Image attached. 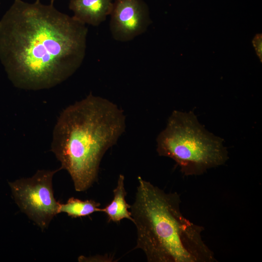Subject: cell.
Returning a JSON list of instances; mask_svg holds the SVG:
<instances>
[{
  "label": "cell",
  "mask_w": 262,
  "mask_h": 262,
  "mask_svg": "<svg viewBox=\"0 0 262 262\" xmlns=\"http://www.w3.org/2000/svg\"><path fill=\"white\" fill-rule=\"evenodd\" d=\"M87 33L85 24L53 3L14 0L0 20V61L16 87L49 89L80 67Z\"/></svg>",
  "instance_id": "6da1fadb"
},
{
  "label": "cell",
  "mask_w": 262,
  "mask_h": 262,
  "mask_svg": "<svg viewBox=\"0 0 262 262\" xmlns=\"http://www.w3.org/2000/svg\"><path fill=\"white\" fill-rule=\"evenodd\" d=\"M126 128L123 111L115 103L90 93L61 113L54 127L51 150L75 189L83 192L97 181L105 152Z\"/></svg>",
  "instance_id": "7a4b0ae2"
},
{
  "label": "cell",
  "mask_w": 262,
  "mask_h": 262,
  "mask_svg": "<svg viewBox=\"0 0 262 262\" xmlns=\"http://www.w3.org/2000/svg\"><path fill=\"white\" fill-rule=\"evenodd\" d=\"M135 200L131 205L137 229L135 248L149 262H214L213 251L202 237L204 228L183 216L177 193H166L138 177Z\"/></svg>",
  "instance_id": "3957f363"
},
{
  "label": "cell",
  "mask_w": 262,
  "mask_h": 262,
  "mask_svg": "<svg viewBox=\"0 0 262 262\" xmlns=\"http://www.w3.org/2000/svg\"><path fill=\"white\" fill-rule=\"evenodd\" d=\"M157 151L173 159L185 176L203 174L229 158L222 139L207 131L191 112H172L157 138Z\"/></svg>",
  "instance_id": "277c9868"
},
{
  "label": "cell",
  "mask_w": 262,
  "mask_h": 262,
  "mask_svg": "<svg viewBox=\"0 0 262 262\" xmlns=\"http://www.w3.org/2000/svg\"><path fill=\"white\" fill-rule=\"evenodd\" d=\"M38 170L32 177L9 183L14 200L20 209L42 230L58 214L59 202L54 196L52 178L59 170Z\"/></svg>",
  "instance_id": "5b68a950"
},
{
  "label": "cell",
  "mask_w": 262,
  "mask_h": 262,
  "mask_svg": "<svg viewBox=\"0 0 262 262\" xmlns=\"http://www.w3.org/2000/svg\"><path fill=\"white\" fill-rule=\"evenodd\" d=\"M110 15L112 35L120 42L131 41L143 33L151 23L144 0H115Z\"/></svg>",
  "instance_id": "8992f818"
},
{
  "label": "cell",
  "mask_w": 262,
  "mask_h": 262,
  "mask_svg": "<svg viewBox=\"0 0 262 262\" xmlns=\"http://www.w3.org/2000/svg\"><path fill=\"white\" fill-rule=\"evenodd\" d=\"M113 2V0H70L69 8L75 19L97 26L110 15Z\"/></svg>",
  "instance_id": "52a82bcc"
},
{
  "label": "cell",
  "mask_w": 262,
  "mask_h": 262,
  "mask_svg": "<svg viewBox=\"0 0 262 262\" xmlns=\"http://www.w3.org/2000/svg\"><path fill=\"white\" fill-rule=\"evenodd\" d=\"M124 180V176L120 174L116 187L113 191L114 197L112 201L102 209V212L107 215L109 221L118 223L123 219H128L132 222L131 213L129 211L131 205L125 200L127 192L125 188Z\"/></svg>",
  "instance_id": "ba28073f"
},
{
  "label": "cell",
  "mask_w": 262,
  "mask_h": 262,
  "mask_svg": "<svg viewBox=\"0 0 262 262\" xmlns=\"http://www.w3.org/2000/svg\"><path fill=\"white\" fill-rule=\"evenodd\" d=\"M100 204L93 200H82L72 197L66 203H59L58 213H64L72 218L88 216L94 213L102 212Z\"/></svg>",
  "instance_id": "9c48e42d"
},
{
  "label": "cell",
  "mask_w": 262,
  "mask_h": 262,
  "mask_svg": "<svg viewBox=\"0 0 262 262\" xmlns=\"http://www.w3.org/2000/svg\"><path fill=\"white\" fill-rule=\"evenodd\" d=\"M262 36L261 33L256 34L252 40V43L254 47L257 55L259 56L261 62L262 60Z\"/></svg>",
  "instance_id": "30bf717a"
},
{
  "label": "cell",
  "mask_w": 262,
  "mask_h": 262,
  "mask_svg": "<svg viewBox=\"0 0 262 262\" xmlns=\"http://www.w3.org/2000/svg\"><path fill=\"white\" fill-rule=\"evenodd\" d=\"M55 0H51V3H53V1H54Z\"/></svg>",
  "instance_id": "8fae6325"
},
{
  "label": "cell",
  "mask_w": 262,
  "mask_h": 262,
  "mask_svg": "<svg viewBox=\"0 0 262 262\" xmlns=\"http://www.w3.org/2000/svg\"><path fill=\"white\" fill-rule=\"evenodd\" d=\"M39 0L40 1V0Z\"/></svg>",
  "instance_id": "7c38bea8"
}]
</instances>
